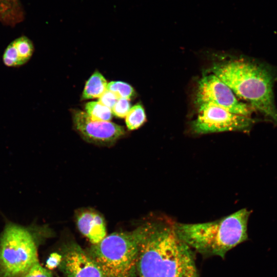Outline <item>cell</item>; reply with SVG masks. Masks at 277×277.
Masks as SVG:
<instances>
[{
	"label": "cell",
	"mask_w": 277,
	"mask_h": 277,
	"mask_svg": "<svg viewBox=\"0 0 277 277\" xmlns=\"http://www.w3.org/2000/svg\"><path fill=\"white\" fill-rule=\"evenodd\" d=\"M194 263L190 248L178 237L174 224L146 223L137 259L140 277H188Z\"/></svg>",
	"instance_id": "1"
},
{
	"label": "cell",
	"mask_w": 277,
	"mask_h": 277,
	"mask_svg": "<svg viewBox=\"0 0 277 277\" xmlns=\"http://www.w3.org/2000/svg\"><path fill=\"white\" fill-rule=\"evenodd\" d=\"M211 72L226 84L239 97L277 125L273 94L275 71L267 64L244 59L214 65Z\"/></svg>",
	"instance_id": "2"
},
{
	"label": "cell",
	"mask_w": 277,
	"mask_h": 277,
	"mask_svg": "<svg viewBox=\"0 0 277 277\" xmlns=\"http://www.w3.org/2000/svg\"><path fill=\"white\" fill-rule=\"evenodd\" d=\"M250 213L244 208L212 222L175 223L174 230L180 239L190 248L205 256L224 258L227 252L247 240Z\"/></svg>",
	"instance_id": "3"
},
{
	"label": "cell",
	"mask_w": 277,
	"mask_h": 277,
	"mask_svg": "<svg viewBox=\"0 0 277 277\" xmlns=\"http://www.w3.org/2000/svg\"><path fill=\"white\" fill-rule=\"evenodd\" d=\"M53 235L47 225L7 223L0 235V277H24L39 262V246Z\"/></svg>",
	"instance_id": "4"
},
{
	"label": "cell",
	"mask_w": 277,
	"mask_h": 277,
	"mask_svg": "<svg viewBox=\"0 0 277 277\" xmlns=\"http://www.w3.org/2000/svg\"><path fill=\"white\" fill-rule=\"evenodd\" d=\"M144 223L130 231L114 232L86 251L104 277H135Z\"/></svg>",
	"instance_id": "5"
},
{
	"label": "cell",
	"mask_w": 277,
	"mask_h": 277,
	"mask_svg": "<svg viewBox=\"0 0 277 277\" xmlns=\"http://www.w3.org/2000/svg\"><path fill=\"white\" fill-rule=\"evenodd\" d=\"M198 114L192 124V129L198 134L224 131H247L255 123V120L230 112L210 104L198 106Z\"/></svg>",
	"instance_id": "6"
},
{
	"label": "cell",
	"mask_w": 277,
	"mask_h": 277,
	"mask_svg": "<svg viewBox=\"0 0 277 277\" xmlns=\"http://www.w3.org/2000/svg\"><path fill=\"white\" fill-rule=\"evenodd\" d=\"M195 102L197 106L210 104L230 112L250 117L253 108L238 100L232 90L218 77L210 73L199 82Z\"/></svg>",
	"instance_id": "7"
},
{
	"label": "cell",
	"mask_w": 277,
	"mask_h": 277,
	"mask_svg": "<svg viewBox=\"0 0 277 277\" xmlns=\"http://www.w3.org/2000/svg\"><path fill=\"white\" fill-rule=\"evenodd\" d=\"M74 129L85 141L100 146H111L126 133L124 127L111 122L93 121L83 111H71Z\"/></svg>",
	"instance_id": "8"
},
{
	"label": "cell",
	"mask_w": 277,
	"mask_h": 277,
	"mask_svg": "<svg viewBox=\"0 0 277 277\" xmlns=\"http://www.w3.org/2000/svg\"><path fill=\"white\" fill-rule=\"evenodd\" d=\"M60 254L58 267L65 277H104L95 262L77 243L66 244Z\"/></svg>",
	"instance_id": "9"
},
{
	"label": "cell",
	"mask_w": 277,
	"mask_h": 277,
	"mask_svg": "<svg viewBox=\"0 0 277 277\" xmlns=\"http://www.w3.org/2000/svg\"><path fill=\"white\" fill-rule=\"evenodd\" d=\"M75 217L79 231L92 245L100 243L106 236L105 219L97 211L90 208H81L76 211Z\"/></svg>",
	"instance_id": "10"
},
{
	"label": "cell",
	"mask_w": 277,
	"mask_h": 277,
	"mask_svg": "<svg viewBox=\"0 0 277 277\" xmlns=\"http://www.w3.org/2000/svg\"><path fill=\"white\" fill-rule=\"evenodd\" d=\"M34 46L27 37L22 36L12 42L5 49L3 56L4 64L8 67L21 66L32 55Z\"/></svg>",
	"instance_id": "11"
},
{
	"label": "cell",
	"mask_w": 277,
	"mask_h": 277,
	"mask_svg": "<svg viewBox=\"0 0 277 277\" xmlns=\"http://www.w3.org/2000/svg\"><path fill=\"white\" fill-rule=\"evenodd\" d=\"M25 12L19 0H0V21L14 26L22 22Z\"/></svg>",
	"instance_id": "12"
},
{
	"label": "cell",
	"mask_w": 277,
	"mask_h": 277,
	"mask_svg": "<svg viewBox=\"0 0 277 277\" xmlns=\"http://www.w3.org/2000/svg\"><path fill=\"white\" fill-rule=\"evenodd\" d=\"M107 82L98 71H95L85 84L82 99L88 100L100 97L107 90Z\"/></svg>",
	"instance_id": "13"
},
{
	"label": "cell",
	"mask_w": 277,
	"mask_h": 277,
	"mask_svg": "<svg viewBox=\"0 0 277 277\" xmlns=\"http://www.w3.org/2000/svg\"><path fill=\"white\" fill-rule=\"evenodd\" d=\"M85 112L93 121L110 122L112 119L111 109L98 101L88 102L85 106Z\"/></svg>",
	"instance_id": "14"
},
{
	"label": "cell",
	"mask_w": 277,
	"mask_h": 277,
	"mask_svg": "<svg viewBox=\"0 0 277 277\" xmlns=\"http://www.w3.org/2000/svg\"><path fill=\"white\" fill-rule=\"evenodd\" d=\"M146 116L143 106L137 104L132 106L125 118L127 128L130 130L137 129L146 121Z\"/></svg>",
	"instance_id": "15"
},
{
	"label": "cell",
	"mask_w": 277,
	"mask_h": 277,
	"mask_svg": "<svg viewBox=\"0 0 277 277\" xmlns=\"http://www.w3.org/2000/svg\"><path fill=\"white\" fill-rule=\"evenodd\" d=\"M107 90L113 92L118 98L130 100L135 95L133 88L129 84L121 81H112L109 83Z\"/></svg>",
	"instance_id": "16"
},
{
	"label": "cell",
	"mask_w": 277,
	"mask_h": 277,
	"mask_svg": "<svg viewBox=\"0 0 277 277\" xmlns=\"http://www.w3.org/2000/svg\"><path fill=\"white\" fill-rule=\"evenodd\" d=\"M130 108L129 100L121 98L117 100L111 111L115 116L123 118L126 117Z\"/></svg>",
	"instance_id": "17"
},
{
	"label": "cell",
	"mask_w": 277,
	"mask_h": 277,
	"mask_svg": "<svg viewBox=\"0 0 277 277\" xmlns=\"http://www.w3.org/2000/svg\"><path fill=\"white\" fill-rule=\"evenodd\" d=\"M24 277H53L51 271L41 265L35 263L26 272Z\"/></svg>",
	"instance_id": "18"
},
{
	"label": "cell",
	"mask_w": 277,
	"mask_h": 277,
	"mask_svg": "<svg viewBox=\"0 0 277 277\" xmlns=\"http://www.w3.org/2000/svg\"><path fill=\"white\" fill-rule=\"evenodd\" d=\"M118 99L117 96L113 92L107 90L99 97L98 102L112 109Z\"/></svg>",
	"instance_id": "19"
},
{
	"label": "cell",
	"mask_w": 277,
	"mask_h": 277,
	"mask_svg": "<svg viewBox=\"0 0 277 277\" xmlns=\"http://www.w3.org/2000/svg\"><path fill=\"white\" fill-rule=\"evenodd\" d=\"M61 255L60 253L54 252L51 254L46 261V268L50 270L58 267L61 262Z\"/></svg>",
	"instance_id": "20"
},
{
	"label": "cell",
	"mask_w": 277,
	"mask_h": 277,
	"mask_svg": "<svg viewBox=\"0 0 277 277\" xmlns=\"http://www.w3.org/2000/svg\"><path fill=\"white\" fill-rule=\"evenodd\" d=\"M188 277H199L195 263L192 264L190 267L188 272Z\"/></svg>",
	"instance_id": "21"
}]
</instances>
